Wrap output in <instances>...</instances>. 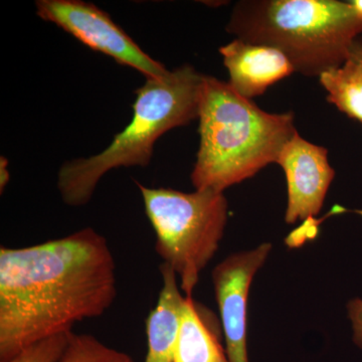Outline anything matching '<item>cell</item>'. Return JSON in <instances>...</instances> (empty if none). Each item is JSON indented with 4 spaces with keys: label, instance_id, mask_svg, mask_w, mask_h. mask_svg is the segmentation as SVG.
I'll return each mask as SVG.
<instances>
[{
    "label": "cell",
    "instance_id": "ac0fdd59",
    "mask_svg": "<svg viewBox=\"0 0 362 362\" xmlns=\"http://www.w3.org/2000/svg\"><path fill=\"white\" fill-rule=\"evenodd\" d=\"M349 2L356 13L357 21L361 23L362 28V0H354V1Z\"/></svg>",
    "mask_w": 362,
    "mask_h": 362
},
{
    "label": "cell",
    "instance_id": "5bb4252c",
    "mask_svg": "<svg viewBox=\"0 0 362 362\" xmlns=\"http://www.w3.org/2000/svg\"><path fill=\"white\" fill-rule=\"evenodd\" d=\"M70 334H59L35 343L8 362H58L68 346Z\"/></svg>",
    "mask_w": 362,
    "mask_h": 362
},
{
    "label": "cell",
    "instance_id": "4fadbf2b",
    "mask_svg": "<svg viewBox=\"0 0 362 362\" xmlns=\"http://www.w3.org/2000/svg\"><path fill=\"white\" fill-rule=\"evenodd\" d=\"M58 362H135L125 352L107 346L90 334L71 332L68 346Z\"/></svg>",
    "mask_w": 362,
    "mask_h": 362
},
{
    "label": "cell",
    "instance_id": "7a4b0ae2",
    "mask_svg": "<svg viewBox=\"0 0 362 362\" xmlns=\"http://www.w3.org/2000/svg\"><path fill=\"white\" fill-rule=\"evenodd\" d=\"M199 119L201 144L190 175L195 190L223 192L252 177L277 162L297 133L292 113H267L209 76L202 80Z\"/></svg>",
    "mask_w": 362,
    "mask_h": 362
},
{
    "label": "cell",
    "instance_id": "8992f818",
    "mask_svg": "<svg viewBox=\"0 0 362 362\" xmlns=\"http://www.w3.org/2000/svg\"><path fill=\"white\" fill-rule=\"evenodd\" d=\"M35 7L42 20L54 23L90 49L139 71L147 78H162L169 73L94 4L80 0H37Z\"/></svg>",
    "mask_w": 362,
    "mask_h": 362
},
{
    "label": "cell",
    "instance_id": "9c48e42d",
    "mask_svg": "<svg viewBox=\"0 0 362 362\" xmlns=\"http://www.w3.org/2000/svg\"><path fill=\"white\" fill-rule=\"evenodd\" d=\"M220 52L230 74L228 84L246 99L264 94L267 88L295 71L282 52L268 45L235 39Z\"/></svg>",
    "mask_w": 362,
    "mask_h": 362
},
{
    "label": "cell",
    "instance_id": "6da1fadb",
    "mask_svg": "<svg viewBox=\"0 0 362 362\" xmlns=\"http://www.w3.org/2000/svg\"><path fill=\"white\" fill-rule=\"evenodd\" d=\"M117 297L108 242L93 228L35 246L0 249V362L103 315Z\"/></svg>",
    "mask_w": 362,
    "mask_h": 362
},
{
    "label": "cell",
    "instance_id": "52a82bcc",
    "mask_svg": "<svg viewBox=\"0 0 362 362\" xmlns=\"http://www.w3.org/2000/svg\"><path fill=\"white\" fill-rule=\"evenodd\" d=\"M271 250L272 245L267 243L252 251L230 255L213 271L214 292L230 362H249L247 308L250 286Z\"/></svg>",
    "mask_w": 362,
    "mask_h": 362
},
{
    "label": "cell",
    "instance_id": "30bf717a",
    "mask_svg": "<svg viewBox=\"0 0 362 362\" xmlns=\"http://www.w3.org/2000/svg\"><path fill=\"white\" fill-rule=\"evenodd\" d=\"M160 273L163 286L156 308L146 320L148 350L145 362H173L185 301L173 268L162 263Z\"/></svg>",
    "mask_w": 362,
    "mask_h": 362
},
{
    "label": "cell",
    "instance_id": "e0dca14e",
    "mask_svg": "<svg viewBox=\"0 0 362 362\" xmlns=\"http://www.w3.org/2000/svg\"><path fill=\"white\" fill-rule=\"evenodd\" d=\"M9 181V173L7 170V160L4 157L0 159V189L4 192Z\"/></svg>",
    "mask_w": 362,
    "mask_h": 362
},
{
    "label": "cell",
    "instance_id": "2e32d148",
    "mask_svg": "<svg viewBox=\"0 0 362 362\" xmlns=\"http://www.w3.org/2000/svg\"><path fill=\"white\" fill-rule=\"evenodd\" d=\"M349 59L362 64V39L356 37L349 49Z\"/></svg>",
    "mask_w": 362,
    "mask_h": 362
},
{
    "label": "cell",
    "instance_id": "9a60e30c",
    "mask_svg": "<svg viewBox=\"0 0 362 362\" xmlns=\"http://www.w3.org/2000/svg\"><path fill=\"white\" fill-rule=\"evenodd\" d=\"M347 307H349V317L354 325V342L362 349V300H352Z\"/></svg>",
    "mask_w": 362,
    "mask_h": 362
},
{
    "label": "cell",
    "instance_id": "5b68a950",
    "mask_svg": "<svg viewBox=\"0 0 362 362\" xmlns=\"http://www.w3.org/2000/svg\"><path fill=\"white\" fill-rule=\"evenodd\" d=\"M156 235L157 254L180 276L181 290L192 296L204 270L218 251L228 221L223 192L151 188L136 181Z\"/></svg>",
    "mask_w": 362,
    "mask_h": 362
},
{
    "label": "cell",
    "instance_id": "ba28073f",
    "mask_svg": "<svg viewBox=\"0 0 362 362\" xmlns=\"http://www.w3.org/2000/svg\"><path fill=\"white\" fill-rule=\"evenodd\" d=\"M277 163L284 169L287 178L286 221L311 220L322 209L335 176L327 149L312 144L297 132L283 148Z\"/></svg>",
    "mask_w": 362,
    "mask_h": 362
},
{
    "label": "cell",
    "instance_id": "3957f363",
    "mask_svg": "<svg viewBox=\"0 0 362 362\" xmlns=\"http://www.w3.org/2000/svg\"><path fill=\"white\" fill-rule=\"evenodd\" d=\"M226 30L250 44L275 47L306 77L340 68L362 33L350 2L337 0L240 1Z\"/></svg>",
    "mask_w": 362,
    "mask_h": 362
},
{
    "label": "cell",
    "instance_id": "7c38bea8",
    "mask_svg": "<svg viewBox=\"0 0 362 362\" xmlns=\"http://www.w3.org/2000/svg\"><path fill=\"white\" fill-rule=\"evenodd\" d=\"M319 80L328 92V101L362 123V64L347 59L340 68L325 71Z\"/></svg>",
    "mask_w": 362,
    "mask_h": 362
},
{
    "label": "cell",
    "instance_id": "277c9868",
    "mask_svg": "<svg viewBox=\"0 0 362 362\" xmlns=\"http://www.w3.org/2000/svg\"><path fill=\"white\" fill-rule=\"evenodd\" d=\"M204 77L194 66L185 65L164 77L147 78L135 92L132 120L109 147L89 158L66 162L59 169L58 187L64 202L85 206L108 171L148 165L162 135L199 118Z\"/></svg>",
    "mask_w": 362,
    "mask_h": 362
},
{
    "label": "cell",
    "instance_id": "8fae6325",
    "mask_svg": "<svg viewBox=\"0 0 362 362\" xmlns=\"http://www.w3.org/2000/svg\"><path fill=\"white\" fill-rule=\"evenodd\" d=\"M173 362H230L192 296H185Z\"/></svg>",
    "mask_w": 362,
    "mask_h": 362
}]
</instances>
